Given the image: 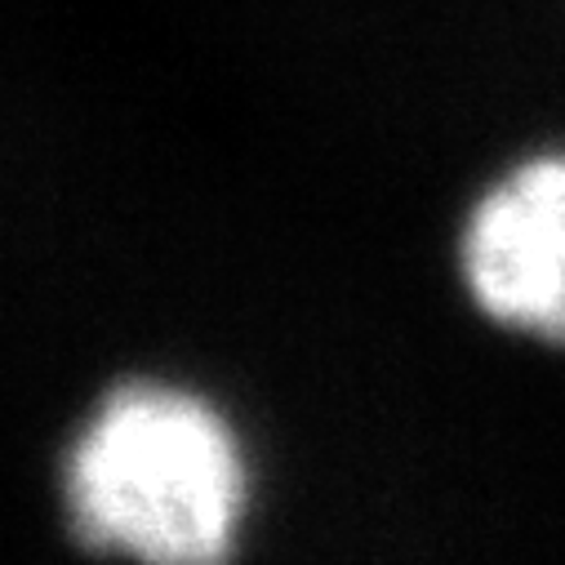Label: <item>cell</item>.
<instances>
[{
    "label": "cell",
    "instance_id": "7a4b0ae2",
    "mask_svg": "<svg viewBox=\"0 0 565 565\" xmlns=\"http://www.w3.org/2000/svg\"><path fill=\"white\" fill-rule=\"evenodd\" d=\"M459 258L490 321L565 343V157L503 174L468 214Z\"/></svg>",
    "mask_w": 565,
    "mask_h": 565
},
{
    "label": "cell",
    "instance_id": "6da1fadb",
    "mask_svg": "<svg viewBox=\"0 0 565 565\" xmlns=\"http://www.w3.org/2000/svg\"><path fill=\"white\" fill-rule=\"evenodd\" d=\"M249 472L232 423L174 383H120L85 418L63 463L81 543L161 565L232 552Z\"/></svg>",
    "mask_w": 565,
    "mask_h": 565
}]
</instances>
